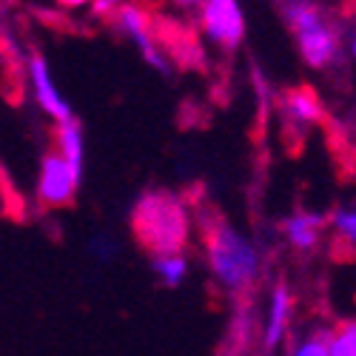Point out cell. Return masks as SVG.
<instances>
[{
  "label": "cell",
  "mask_w": 356,
  "mask_h": 356,
  "mask_svg": "<svg viewBox=\"0 0 356 356\" xmlns=\"http://www.w3.org/2000/svg\"><path fill=\"white\" fill-rule=\"evenodd\" d=\"M200 240H202L205 259H209L211 277L222 291L236 296L257 282L262 257L257 245L245 240L222 214L217 211L200 214Z\"/></svg>",
  "instance_id": "1"
},
{
  "label": "cell",
  "mask_w": 356,
  "mask_h": 356,
  "mask_svg": "<svg viewBox=\"0 0 356 356\" xmlns=\"http://www.w3.org/2000/svg\"><path fill=\"white\" fill-rule=\"evenodd\" d=\"M137 245L148 257L186 254L191 243V214L183 197L171 191H145L134 202L129 217Z\"/></svg>",
  "instance_id": "2"
},
{
  "label": "cell",
  "mask_w": 356,
  "mask_h": 356,
  "mask_svg": "<svg viewBox=\"0 0 356 356\" xmlns=\"http://www.w3.org/2000/svg\"><path fill=\"white\" fill-rule=\"evenodd\" d=\"M282 15L296 38L302 60L311 69H328L339 54V29L334 20L311 0H288Z\"/></svg>",
  "instance_id": "3"
},
{
  "label": "cell",
  "mask_w": 356,
  "mask_h": 356,
  "mask_svg": "<svg viewBox=\"0 0 356 356\" xmlns=\"http://www.w3.org/2000/svg\"><path fill=\"white\" fill-rule=\"evenodd\" d=\"M114 26L140 49L143 60L157 69L160 74H171V57L163 51L160 40H157V29H154V17L145 6L140 3H126L120 12L114 15Z\"/></svg>",
  "instance_id": "4"
},
{
  "label": "cell",
  "mask_w": 356,
  "mask_h": 356,
  "mask_svg": "<svg viewBox=\"0 0 356 356\" xmlns=\"http://www.w3.org/2000/svg\"><path fill=\"white\" fill-rule=\"evenodd\" d=\"M77 188H80V177L74 174V168L60 157L57 148L43 154L40 160V174H38V205L46 211H57V209H72L77 200Z\"/></svg>",
  "instance_id": "5"
},
{
  "label": "cell",
  "mask_w": 356,
  "mask_h": 356,
  "mask_svg": "<svg viewBox=\"0 0 356 356\" xmlns=\"http://www.w3.org/2000/svg\"><path fill=\"white\" fill-rule=\"evenodd\" d=\"M200 26L225 51H234L245 38V20H243V9L236 0H202Z\"/></svg>",
  "instance_id": "6"
},
{
  "label": "cell",
  "mask_w": 356,
  "mask_h": 356,
  "mask_svg": "<svg viewBox=\"0 0 356 356\" xmlns=\"http://www.w3.org/2000/svg\"><path fill=\"white\" fill-rule=\"evenodd\" d=\"M29 80H32V92H35V100H38V106L51 117L54 123H66V120H72V106L66 103V97L60 95V88L54 86V77H51V72H49V66H46V60L40 54H32L29 57Z\"/></svg>",
  "instance_id": "7"
},
{
  "label": "cell",
  "mask_w": 356,
  "mask_h": 356,
  "mask_svg": "<svg viewBox=\"0 0 356 356\" xmlns=\"http://www.w3.org/2000/svg\"><path fill=\"white\" fill-rule=\"evenodd\" d=\"M282 114H285V123L291 129H300V131H305L314 123H322V117H325L319 95L308 86L288 88L282 95Z\"/></svg>",
  "instance_id": "8"
},
{
  "label": "cell",
  "mask_w": 356,
  "mask_h": 356,
  "mask_svg": "<svg viewBox=\"0 0 356 356\" xmlns=\"http://www.w3.org/2000/svg\"><path fill=\"white\" fill-rule=\"evenodd\" d=\"M328 225V220H325L322 214H314V211H296L293 217H288L282 222V234L285 240L293 251L300 254H308L319 245L322 240V228Z\"/></svg>",
  "instance_id": "9"
},
{
  "label": "cell",
  "mask_w": 356,
  "mask_h": 356,
  "mask_svg": "<svg viewBox=\"0 0 356 356\" xmlns=\"http://www.w3.org/2000/svg\"><path fill=\"white\" fill-rule=\"evenodd\" d=\"M291 308H293V300H291V291L285 282H280L271 293V305H268V322H265V334H262V345L265 350H274L280 345V339L285 337V328H288V319H291Z\"/></svg>",
  "instance_id": "10"
},
{
  "label": "cell",
  "mask_w": 356,
  "mask_h": 356,
  "mask_svg": "<svg viewBox=\"0 0 356 356\" xmlns=\"http://www.w3.org/2000/svg\"><path fill=\"white\" fill-rule=\"evenodd\" d=\"M54 148L60 152V157L74 168V174L83 180V163H86V145H83V129L80 120L72 117L66 123H57L54 129Z\"/></svg>",
  "instance_id": "11"
},
{
  "label": "cell",
  "mask_w": 356,
  "mask_h": 356,
  "mask_svg": "<svg viewBox=\"0 0 356 356\" xmlns=\"http://www.w3.org/2000/svg\"><path fill=\"white\" fill-rule=\"evenodd\" d=\"M152 268H154V274L160 277L163 285L177 288V285L186 280V274H188V262H186L183 254H177V257H154L152 259Z\"/></svg>",
  "instance_id": "12"
},
{
  "label": "cell",
  "mask_w": 356,
  "mask_h": 356,
  "mask_svg": "<svg viewBox=\"0 0 356 356\" xmlns=\"http://www.w3.org/2000/svg\"><path fill=\"white\" fill-rule=\"evenodd\" d=\"M328 353L331 356H356V319H345L337 328H331Z\"/></svg>",
  "instance_id": "13"
},
{
  "label": "cell",
  "mask_w": 356,
  "mask_h": 356,
  "mask_svg": "<svg viewBox=\"0 0 356 356\" xmlns=\"http://www.w3.org/2000/svg\"><path fill=\"white\" fill-rule=\"evenodd\" d=\"M331 225H334L337 240L345 243L350 251H356V209H339L331 217Z\"/></svg>",
  "instance_id": "14"
},
{
  "label": "cell",
  "mask_w": 356,
  "mask_h": 356,
  "mask_svg": "<svg viewBox=\"0 0 356 356\" xmlns=\"http://www.w3.org/2000/svg\"><path fill=\"white\" fill-rule=\"evenodd\" d=\"M0 211L9 214V217H20L23 214V197L15 191V186H12L3 165H0Z\"/></svg>",
  "instance_id": "15"
},
{
  "label": "cell",
  "mask_w": 356,
  "mask_h": 356,
  "mask_svg": "<svg viewBox=\"0 0 356 356\" xmlns=\"http://www.w3.org/2000/svg\"><path fill=\"white\" fill-rule=\"evenodd\" d=\"M328 342H331V328L328 331H316V334L305 337L300 345H296L291 356H331L328 353Z\"/></svg>",
  "instance_id": "16"
},
{
  "label": "cell",
  "mask_w": 356,
  "mask_h": 356,
  "mask_svg": "<svg viewBox=\"0 0 356 356\" xmlns=\"http://www.w3.org/2000/svg\"><path fill=\"white\" fill-rule=\"evenodd\" d=\"M126 3H129V0H95V3H92V12H95V17L108 20V17H114L117 12H120Z\"/></svg>",
  "instance_id": "17"
},
{
  "label": "cell",
  "mask_w": 356,
  "mask_h": 356,
  "mask_svg": "<svg viewBox=\"0 0 356 356\" xmlns=\"http://www.w3.org/2000/svg\"><path fill=\"white\" fill-rule=\"evenodd\" d=\"M60 6L66 9H80V6H88V3H95V0H57Z\"/></svg>",
  "instance_id": "18"
},
{
  "label": "cell",
  "mask_w": 356,
  "mask_h": 356,
  "mask_svg": "<svg viewBox=\"0 0 356 356\" xmlns=\"http://www.w3.org/2000/svg\"><path fill=\"white\" fill-rule=\"evenodd\" d=\"M174 3H177V6H183V9H191V6H200L202 0H174Z\"/></svg>",
  "instance_id": "19"
},
{
  "label": "cell",
  "mask_w": 356,
  "mask_h": 356,
  "mask_svg": "<svg viewBox=\"0 0 356 356\" xmlns=\"http://www.w3.org/2000/svg\"><path fill=\"white\" fill-rule=\"evenodd\" d=\"M350 51H353V57H356V35H353V43H350Z\"/></svg>",
  "instance_id": "20"
},
{
  "label": "cell",
  "mask_w": 356,
  "mask_h": 356,
  "mask_svg": "<svg viewBox=\"0 0 356 356\" xmlns=\"http://www.w3.org/2000/svg\"><path fill=\"white\" fill-rule=\"evenodd\" d=\"M353 23H356V0H353Z\"/></svg>",
  "instance_id": "21"
}]
</instances>
